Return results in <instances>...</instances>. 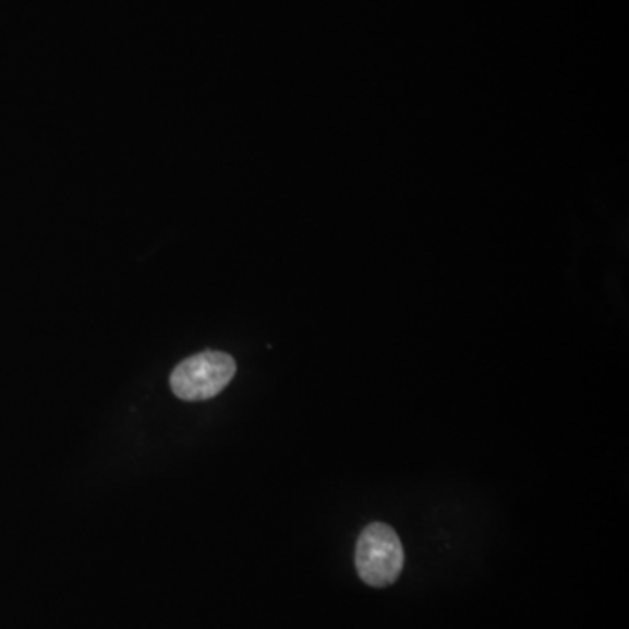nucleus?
Instances as JSON below:
<instances>
[{
    "label": "nucleus",
    "mask_w": 629,
    "mask_h": 629,
    "mask_svg": "<svg viewBox=\"0 0 629 629\" xmlns=\"http://www.w3.org/2000/svg\"><path fill=\"white\" fill-rule=\"evenodd\" d=\"M237 362L225 352L196 353L177 365L170 387L182 401H207L219 396L233 379Z\"/></svg>",
    "instance_id": "obj_2"
},
{
    "label": "nucleus",
    "mask_w": 629,
    "mask_h": 629,
    "mask_svg": "<svg viewBox=\"0 0 629 629\" xmlns=\"http://www.w3.org/2000/svg\"><path fill=\"white\" fill-rule=\"evenodd\" d=\"M355 567L365 584L387 588L401 576L404 549L392 527L373 523L365 527L355 547Z\"/></svg>",
    "instance_id": "obj_1"
}]
</instances>
